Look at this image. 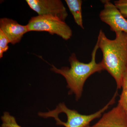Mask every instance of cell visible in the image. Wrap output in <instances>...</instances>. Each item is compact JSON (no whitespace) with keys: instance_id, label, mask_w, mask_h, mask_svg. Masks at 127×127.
<instances>
[{"instance_id":"cell-1","label":"cell","mask_w":127,"mask_h":127,"mask_svg":"<svg viewBox=\"0 0 127 127\" xmlns=\"http://www.w3.org/2000/svg\"><path fill=\"white\" fill-rule=\"evenodd\" d=\"M116 34V38L111 40L100 30L97 42L102 52L101 62L104 70L114 78L118 89H120L127 67V34L119 32Z\"/></svg>"},{"instance_id":"cell-2","label":"cell","mask_w":127,"mask_h":127,"mask_svg":"<svg viewBox=\"0 0 127 127\" xmlns=\"http://www.w3.org/2000/svg\"><path fill=\"white\" fill-rule=\"evenodd\" d=\"M99 49L97 42L94 48L92 53L91 62L85 63L79 61L76 54L73 53L69 57L68 61L70 67H63L58 68L53 65L51 70L63 76L67 83V87L70 89L68 94H75L76 101L81 97L84 83L90 76L96 72H100L104 70L101 62L97 63L96 57L97 52Z\"/></svg>"},{"instance_id":"cell-3","label":"cell","mask_w":127,"mask_h":127,"mask_svg":"<svg viewBox=\"0 0 127 127\" xmlns=\"http://www.w3.org/2000/svg\"><path fill=\"white\" fill-rule=\"evenodd\" d=\"M118 93L116 91L113 97L106 106L99 111L91 115H83L77 111L68 108L64 102L61 103L54 110L46 112H39L38 115L44 118H53L56 124L65 127H88L92 121L100 117L110 105L115 102Z\"/></svg>"},{"instance_id":"cell-4","label":"cell","mask_w":127,"mask_h":127,"mask_svg":"<svg viewBox=\"0 0 127 127\" xmlns=\"http://www.w3.org/2000/svg\"><path fill=\"white\" fill-rule=\"evenodd\" d=\"M29 31L47 32L67 40L72 35L70 27L65 21L52 16L38 15L30 19L27 25Z\"/></svg>"},{"instance_id":"cell-5","label":"cell","mask_w":127,"mask_h":127,"mask_svg":"<svg viewBox=\"0 0 127 127\" xmlns=\"http://www.w3.org/2000/svg\"><path fill=\"white\" fill-rule=\"evenodd\" d=\"M104 8L100 12V20L110 27L115 33L123 32L127 34V20L114 4L108 0H101Z\"/></svg>"},{"instance_id":"cell-6","label":"cell","mask_w":127,"mask_h":127,"mask_svg":"<svg viewBox=\"0 0 127 127\" xmlns=\"http://www.w3.org/2000/svg\"><path fill=\"white\" fill-rule=\"evenodd\" d=\"M26 1L30 8L38 15L52 16L63 21L68 16L66 8L60 0H26Z\"/></svg>"},{"instance_id":"cell-7","label":"cell","mask_w":127,"mask_h":127,"mask_svg":"<svg viewBox=\"0 0 127 127\" xmlns=\"http://www.w3.org/2000/svg\"><path fill=\"white\" fill-rule=\"evenodd\" d=\"M88 127H127V114L119 104L104 113L100 120Z\"/></svg>"},{"instance_id":"cell-8","label":"cell","mask_w":127,"mask_h":127,"mask_svg":"<svg viewBox=\"0 0 127 127\" xmlns=\"http://www.w3.org/2000/svg\"><path fill=\"white\" fill-rule=\"evenodd\" d=\"M0 30L12 45L20 42L24 34L30 32L27 25H21L16 21L7 18L0 19Z\"/></svg>"},{"instance_id":"cell-9","label":"cell","mask_w":127,"mask_h":127,"mask_svg":"<svg viewBox=\"0 0 127 127\" xmlns=\"http://www.w3.org/2000/svg\"><path fill=\"white\" fill-rule=\"evenodd\" d=\"M67 5L72 14L76 23L82 29H84L82 15V0H65Z\"/></svg>"},{"instance_id":"cell-10","label":"cell","mask_w":127,"mask_h":127,"mask_svg":"<svg viewBox=\"0 0 127 127\" xmlns=\"http://www.w3.org/2000/svg\"><path fill=\"white\" fill-rule=\"evenodd\" d=\"M122 88V91L119 100L118 104L127 114V67L123 77Z\"/></svg>"},{"instance_id":"cell-11","label":"cell","mask_w":127,"mask_h":127,"mask_svg":"<svg viewBox=\"0 0 127 127\" xmlns=\"http://www.w3.org/2000/svg\"><path fill=\"white\" fill-rule=\"evenodd\" d=\"M1 118L2 121L1 127H21L18 125L15 118L8 112H4Z\"/></svg>"},{"instance_id":"cell-12","label":"cell","mask_w":127,"mask_h":127,"mask_svg":"<svg viewBox=\"0 0 127 127\" xmlns=\"http://www.w3.org/2000/svg\"><path fill=\"white\" fill-rule=\"evenodd\" d=\"M10 41L7 37L0 30V58H2L3 53L6 52L9 49L8 44Z\"/></svg>"},{"instance_id":"cell-13","label":"cell","mask_w":127,"mask_h":127,"mask_svg":"<svg viewBox=\"0 0 127 127\" xmlns=\"http://www.w3.org/2000/svg\"><path fill=\"white\" fill-rule=\"evenodd\" d=\"M125 18L127 17V5L114 4Z\"/></svg>"},{"instance_id":"cell-14","label":"cell","mask_w":127,"mask_h":127,"mask_svg":"<svg viewBox=\"0 0 127 127\" xmlns=\"http://www.w3.org/2000/svg\"><path fill=\"white\" fill-rule=\"evenodd\" d=\"M114 4L120 5H127V0H118L114 1Z\"/></svg>"}]
</instances>
